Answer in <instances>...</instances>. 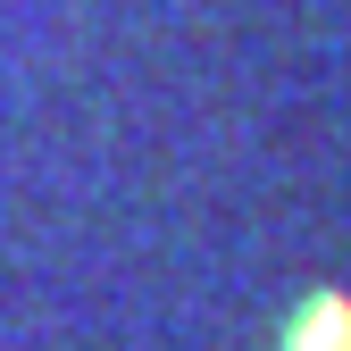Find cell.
Here are the masks:
<instances>
[{
    "instance_id": "obj_1",
    "label": "cell",
    "mask_w": 351,
    "mask_h": 351,
    "mask_svg": "<svg viewBox=\"0 0 351 351\" xmlns=\"http://www.w3.org/2000/svg\"><path fill=\"white\" fill-rule=\"evenodd\" d=\"M293 351H351V310L343 301H318L310 326H293Z\"/></svg>"
}]
</instances>
